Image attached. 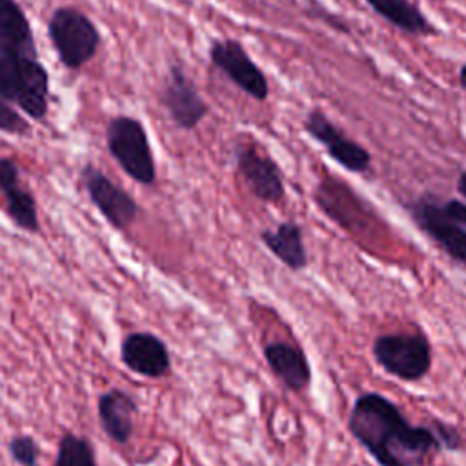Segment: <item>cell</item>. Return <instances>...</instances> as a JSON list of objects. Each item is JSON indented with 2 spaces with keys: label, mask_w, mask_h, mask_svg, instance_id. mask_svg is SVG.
I'll return each mask as SVG.
<instances>
[{
  "label": "cell",
  "mask_w": 466,
  "mask_h": 466,
  "mask_svg": "<svg viewBox=\"0 0 466 466\" xmlns=\"http://www.w3.org/2000/svg\"><path fill=\"white\" fill-rule=\"evenodd\" d=\"M348 430L380 466H431L442 451L431 420L411 424L391 399L375 391L355 399Z\"/></svg>",
  "instance_id": "obj_1"
},
{
  "label": "cell",
  "mask_w": 466,
  "mask_h": 466,
  "mask_svg": "<svg viewBox=\"0 0 466 466\" xmlns=\"http://www.w3.org/2000/svg\"><path fill=\"white\" fill-rule=\"evenodd\" d=\"M0 95L33 120L49 113V73L16 0H0Z\"/></svg>",
  "instance_id": "obj_2"
},
{
  "label": "cell",
  "mask_w": 466,
  "mask_h": 466,
  "mask_svg": "<svg viewBox=\"0 0 466 466\" xmlns=\"http://www.w3.org/2000/svg\"><path fill=\"white\" fill-rule=\"evenodd\" d=\"M106 146L120 169L142 186L157 180L155 155L144 124L129 115H115L106 126Z\"/></svg>",
  "instance_id": "obj_3"
},
{
  "label": "cell",
  "mask_w": 466,
  "mask_h": 466,
  "mask_svg": "<svg viewBox=\"0 0 466 466\" xmlns=\"http://www.w3.org/2000/svg\"><path fill=\"white\" fill-rule=\"evenodd\" d=\"M47 36L58 60L67 69L84 67L100 47V31L80 9L71 5L56 7L47 20Z\"/></svg>",
  "instance_id": "obj_4"
},
{
  "label": "cell",
  "mask_w": 466,
  "mask_h": 466,
  "mask_svg": "<svg viewBox=\"0 0 466 466\" xmlns=\"http://www.w3.org/2000/svg\"><path fill=\"white\" fill-rule=\"evenodd\" d=\"M371 355L388 375L406 382L424 379L433 364L431 344L419 331L382 333L373 339Z\"/></svg>",
  "instance_id": "obj_5"
},
{
  "label": "cell",
  "mask_w": 466,
  "mask_h": 466,
  "mask_svg": "<svg viewBox=\"0 0 466 466\" xmlns=\"http://www.w3.org/2000/svg\"><path fill=\"white\" fill-rule=\"evenodd\" d=\"M209 62L242 93L264 102L269 84L264 71L253 62L244 44L235 38H217L209 46Z\"/></svg>",
  "instance_id": "obj_6"
},
{
  "label": "cell",
  "mask_w": 466,
  "mask_h": 466,
  "mask_svg": "<svg viewBox=\"0 0 466 466\" xmlns=\"http://www.w3.org/2000/svg\"><path fill=\"white\" fill-rule=\"evenodd\" d=\"M410 215L417 228L428 235L451 260L466 268V228L453 220L435 195L424 193L410 204Z\"/></svg>",
  "instance_id": "obj_7"
},
{
  "label": "cell",
  "mask_w": 466,
  "mask_h": 466,
  "mask_svg": "<svg viewBox=\"0 0 466 466\" xmlns=\"http://www.w3.org/2000/svg\"><path fill=\"white\" fill-rule=\"evenodd\" d=\"M80 182L91 204L116 231L127 229L138 217L137 200L93 164H86L80 169Z\"/></svg>",
  "instance_id": "obj_8"
},
{
  "label": "cell",
  "mask_w": 466,
  "mask_h": 466,
  "mask_svg": "<svg viewBox=\"0 0 466 466\" xmlns=\"http://www.w3.org/2000/svg\"><path fill=\"white\" fill-rule=\"evenodd\" d=\"M160 104L171 122L184 131L195 129L208 115L209 107L197 84L187 76L182 66H171L160 91Z\"/></svg>",
  "instance_id": "obj_9"
},
{
  "label": "cell",
  "mask_w": 466,
  "mask_h": 466,
  "mask_svg": "<svg viewBox=\"0 0 466 466\" xmlns=\"http://www.w3.org/2000/svg\"><path fill=\"white\" fill-rule=\"evenodd\" d=\"M306 133L317 140L331 160L342 166L350 173H366L371 166V155L366 147L359 142L351 140L344 135L328 116L324 111L313 107L308 111L304 118Z\"/></svg>",
  "instance_id": "obj_10"
},
{
  "label": "cell",
  "mask_w": 466,
  "mask_h": 466,
  "mask_svg": "<svg viewBox=\"0 0 466 466\" xmlns=\"http://www.w3.org/2000/svg\"><path fill=\"white\" fill-rule=\"evenodd\" d=\"M233 160L238 175L258 200L266 204H279L284 200L286 187L282 171L269 155L251 144H238L235 146Z\"/></svg>",
  "instance_id": "obj_11"
},
{
  "label": "cell",
  "mask_w": 466,
  "mask_h": 466,
  "mask_svg": "<svg viewBox=\"0 0 466 466\" xmlns=\"http://www.w3.org/2000/svg\"><path fill=\"white\" fill-rule=\"evenodd\" d=\"M120 359L135 375L160 379L171 371V355L166 342L149 331H131L120 342Z\"/></svg>",
  "instance_id": "obj_12"
},
{
  "label": "cell",
  "mask_w": 466,
  "mask_h": 466,
  "mask_svg": "<svg viewBox=\"0 0 466 466\" xmlns=\"http://www.w3.org/2000/svg\"><path fill=\"white\" fill-rule=\"evenodd\" d=\"M0 195L4 197L7 217L18 229L27 233L40 231L35 195L24 186L20 167L13 157H0Z\"/></svg>",
  "instance_id": "obj_13"
},
{
  "label": "cell",
  "mask_w": 466,
  "mask_h": 466,
  "mask_svg": "<svg viewBox=\"0 0 466 466\" xmlns=\"http://www.w3.org/2000/svg\"><path fill=\"white\" fill-rule=\"evenodd\" d=\"M264 359L273 375L289 390L304 391L311 382V366L302 348L275 340L264 346Z\"/></svg>",
  "instance_id": "obj_14"
},
{
  "label": "cell",
  "mask_w": 466,
  "mask_h": 466,
  "mask_svg": "<svg viewBox=\"0 0 466 466\" xmlns=\"http://www.w3.org/2000/svg\"><path fill=\"white\" fill-rule=\"evenodd\" d=\"M137 400L120 388H111L98 397L96 413L104 433L116 444H126L135 430Z\"/></svg>",
  "instance_id": "obj_15"
},
{
  "label": "cell",
  "mask_w": 466,
  "mask_h": 466,
  "mask_svg": "<svg viewBox=\"0 0 466 466\" xmlns=\"http://www.w3.org/2000/svg\"><path fill=\"white\" fill-rule=\"evenodd\" d=\"M260 240L291 271H300L308 266V251L300 224L284 220L275 229H264Z\"/></svg>",
  "instance_id": "obj_16"
},
{
  "label": "cell",
  "mask_w": 466,
  "mask_h": 466,
  "mask_svg": "<svg viewBox=\"0 0 466 466\" xmlns=\"http://www.w3.org/2000/svg\"><path fill=\"white\" fill-rule=\"evenodd\" d=\"M366 4L393 27L410 35H439V29L411 0H366Z\"/></svg>",
  "instance_id": "obj_17"
},
{
  "label": "cell",
  "mask_w": 466,
  "mask_h": 466,
  "mask_svg": "<svg viewBox=\"0 0 466 466\" xmlns=\"http://www.w3.org/2000/svg\"><path fill=\"white\" fill-rule=\"evenodd\" d=\"M53 466H98L91 441L76 433H64L56 446Z\"/></svg>",
  "instance_id": "obj_18"
},
{
  "label": "cell",
  "mask_w": 466,
  "mask_h": 466,
  "mask_svg": "<svg viewBox=\"0 0 466 466\" xmlns=\"http://www.w3.org/2000/svg\"><path fill=\"white\" fill-rule=\"evenodd\" d=\"M11 459L20 466H38L40 450L36 441L27 433H18L9 439L7 444Z\"/></svg>",
  "instance_id": "obj_19"
},
{
  "label": "cell",
  "mask_w": 466,
  "mask_h": 466,
  "mask_svg": "<svg viewBox=\"0 0 466 466\" xmlns=\"http://www.w3.org/2000/svg\"><path fill=\"white\" fill-rule=\"evenodd\" d=\"M0 131L13 137L31 135V124L25 116L20 115L15 106L0 95Z\"/></svg>",
  "instance_id": "obj_20"
},
{
  "label": "cell",
  "mask_w": 466,
  "mask_h": 466,
  "mask_svg": "<svg viewBox=\"0 0 466 466\" xmlns=\"http://www.w3.org/2000/svg\"><path fill=\"white\" fill-rule=\"evenodd\" d=\"M435 433L442 444V450L446 451H459L464 448V437L461 433V430L446 420L441 419H431Z\"/></svg>",
  "instance_id": "obj_21"
},
{
  "label": "cell",
  "mask_w": 466,
  "mask_h": 466,
  "mask_svg": "<svg viewBox=\"0 0 466 466\" xmlns=\"http://www.w3.org/2000/svg\"><path fill=\"white\" fill-rule=\"evenodd\" d=\"M442 208L453 220H457L462 228H466V202L459 198H450L442 202Z\"/></svg>",
  "instance_id": "obj_22"
},
{
  "label": "cell",
  "mask_w": 466,
  "mask_h": 466,
  "mask_svg": "<svg viewBox=\"0 0 466 466\" xmlns=\"http://www.w3.org/2000/svg\"><path fill=\"white\" fill-rule=\"evenodd\" d=\"M455 186H457L459 195L466 200V169L459 173V177H457V184H455Z\"/></svg>",
  "instance_id": "obj_23"
},
{
  "label": "cell",
  "mask_w": 466,
  "mask_h": 466,
  "mask_svg": "<svg viewBox=\"0 0 466 466\" xmlns=\"http://www.w3.org/2000/svg\"><path fill=\"white\" fill-rule=\"evenodd\" d=\"M459 84H461V87L466 91V62L461 66V69H459Z\"/></svg>",
  "instance_id": "obj_24"
},
{
  "label": "cell",
  "mask_w": 466,
  "mask_h": 466,
  "mask_svg": "<svg viewBox=\"0 0 466 466\" xmlns=\"http://www.w3.org/2000/svg\"><path fill=\"white\" fill-rule=\"evenodd\" d=\"M433 2H439V0H433Z\"/></svg>",
  "instance_id": "obj_25"
}]
</instances>
